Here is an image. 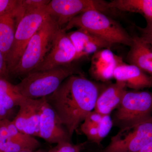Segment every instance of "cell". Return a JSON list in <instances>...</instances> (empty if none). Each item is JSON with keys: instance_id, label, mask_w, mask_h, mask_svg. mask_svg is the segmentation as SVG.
<instances>
[{"instance_id": "1", "label": "cell", "mask_w": 152, "mask_h": 152, "mask_svg": "<svg viewBox=\"0 0 152 152\" xmlns=\"http://www.w3.org/2000/svg\"><path fill=\"white\" fill-rule=\"evenodd\" d=\"M100 87L84 75L70 76L52 94L46 97L71 139L86 117L94 110Z\"/></svg>"}, {"instance_id": "2", "label": "cell", "mask_w": 152, "mask_h": 152, "mask_svg": "<svg viewBox=\"0 0 152 152\" xmlns=\"http://www.w3.org/2000/svg\"><path fill=\"white\" fill-rule=\"evenodd\" d=\"M73 28L91 33L113 45L120 44L130 47L132 45V37L118 22L96 10L80 14L63 29L66 32Z\"/></svg>"}, {"instance_id": "3", "label": "cell", "mask_w": 152, "mask_h": 152, "mask_svg": "<svg viewBox=\"0 0 152 152\" xmlns=\"http://www.w3.org/2000/svg\"><path fill=\"white\" fill-rule=\"evenodd\" d=\"M83 75L77 66L71 64L47 70L28 74L15 85L18 91L28 99H42L52 94L70 76Z\"/></svg>"}, {"instance_id": "4", "label": "cell", "mask_w": 152, "mask_h": 152, "mask_svg": "<svg viewBox=\"0 0 152 152\" xmlns=\"http://www.w3.org/2000/svg\"><path fill=\"white\" fill-rule=\"evenodd\" d=\"M59 29L50 17L30 40L18 62L10 74L26 76L34 72L50 51Z\"/></svg>"}, {"instance_id": "5", "label": "cell", "mask_w": 152, "mask_h": 152, "mask_svg": "<svg viewBox=\"0 0 152 152\" xmlns=\"http://www.w3.org/2000/svg\"><path fill=\"white\" fill-rule=\"evenodd\" d=\"M152 92L127 91L113 116V124L120 129L131 126L152 117Z\"/></svg>"}, {"instance_id": "6", "label": "cell", "mask_w": 152, "mask_h": 152, "mask_svg": "<svg viewBox=\"0 0 152 152\" xmlns=\"http://www.w3.org/2000/svg\"><path fill=\"white\" fill-rule=\"evenodd\" d=\"M152 141V117L137 124L120 129L101 152H137Z\"/></svg>"}, {"instance_id": "7", "label": "cell", "mask_w": 152, "mask_h": 152, "mask_svg": "<svg viewBox=\"0 0 152 152\" xmlns=\"http://www.w3.org/2000/svg\"><path fill=\"white\" fill-rule=\"evenodd\" d=\"M50 17L45 7L26 14L19 21L13 45L7 61L9 74L18 64L30 40Z\"/></svg>"}, {"instance_id": "8", "label": "cell", "mask_w": 152, "mask_h": 152, "mask_svg": "<svg viewBox=\"0 0 152 152\" xmlns=\"http://www.w3.org/2000/svg\"><path fill=\"white\" fill-rule=\"evenodd\" d=\"M108 2L99 0H52L46 7L49 16L63 28L72 19L90 10L106 12Z\"/></svg>"}, {"instance_id": "9", "label": "cell", "mask_w": 152, "mask_h": 152, "mask_svg": "<svg viewBox=\"0 0 152 152\" xmlns=\"http://www.w3.org/2000/svg\"><path fill=\"white\" fill-rule=\"evenodd\" d=\"M76 57L75 49L67 33L63 28H60L57 32L50 51L42 64L32 72L69 64L75 61Z\"/></svg>"}, {"instance_id": "10", "label": "cell", "mask_w": 152, "mask_h": 152, "mask_svg": "<svg viewBox=\"0 0 152 152\" xmlns=\"http://www.w3.org/2000/svg\"><path fill=\"white\" fill-rule=\"evenodd\" d=\"M40 143L34 137L20 132L10 119L0 120V151H35Z\"/></svg>"}, {"instance_id": "11", "label": "cell", "mask_w": 152, "mask_h": 152, "mask_svg": "<svg viewBox=\"0 0 152 152\" xmlns=\"http://www.w3.org/2000/svg\"><path fill=\"white\" fill-rule=\"evenodd\" d=\"M39 137L50 144L71 142L67 131L45 97L41 107Z\"/></svg>"}, {"instance_id": "12", "label": "cell", "mask_w": 152, "mask_h": 152, "mask_svg": "<svg viewBox=\"0 0 152 152\" xmlns=\"http://www.w3.org/2000/svg\"><path fill=\"white\" fill-rule=\"evenodd\" d=\"M44 99L26 98L20 104L19 111L12 121L20 132L39 137L40 116Z\"/></svg>"}, {"instance_id": "13", "label": "cell", "mask_w": 152, "mask_h": 152, "mask_svg": "<svg viewBox=\"0 0 152 152\" xmlns=\"http://www.w3.org/2000/svg\"><path fill=\"white\" fill-rule=\"evenodd\" d=\"M122 61L121 57L114 54L110 49H102L93 54L90 73L97 80L109 81L113 78L114 70Z\"/></svg>"}, {"instance_id": "14", "label": "cell", "mask_w": 152, "mask_h": 152, "mask_svg": "<svg viewBox=\"0 0 152 152\" xmlns=\"http://www.w3.org/2000/svg\"><path fill=\"white\" fill-rule=\"evenodd\" d=\"M113 78L124 83L126 88L135 91L152 88V76L135 66L126 64L123 60L115 69Z\"/></svg>"}, {"instance_id": "15", "label": "cell", "mask_w": 152, "mask_h": 152, "mask_svg": "<svg viewBox=\"0 0 152 152\" xmlns=\"http://www.w3.org/2000/svg\"><path fill=\"white\" fill-rule=\"evenodd\" d=\"M67 35L75 49L76 60L94 54L102 49L110 50L113 46L101 38L83 30L70 32L67 33Z\"/></svg>"}, {"instance_id": "16", "label": "cell", "mask_w": 152, "mask_h": 152, "mask_svg": "<svg viewBox=\"0 0 152 152\" xmlns=\"http://www.w3.org/2000/svg\"><path fill=\"white\" fill-rule=\"evenodd\" d=\"M23 16L20 0L17 9L0 16V50L7 62L13 45L17 26Z\"/></svg>"}, {"instance_id": "17", "label": "cell", "mask_w": 152, "mask_h": 152, "mask_svg": "<svg viewBox=\"0 0 152 152\" xmlns=\"http://www.w3.org/2000/svg\"><path fill=\"white\" fill-rule=\"evenodd\" d=\"M126 88L124 83L119 81L105 88L98 96L94 110L103 115H110L119 105Z\"/></svg>"}, {"instance_id": "18", "label": "cell", "mask_w": 152, "mask_h": 152, "mask_svg": "<svg viewBox=\"0 0 152 152\" xmlns=\"http://www.w3.org/2000/svg\"><path fill=\"white\" fill-rule=\"evenodd\" d=\"M132 43L127 60L152 76V47L140 36H132Z\"/></svg>"}, {"instance_id": "19", "label": "cell", "mask_w": 152, "mask_h": 152, "mask_svg": "<svg viewBox=\"0 0 152 152\" xmlns=\"http://www.w3.org/2000/svg\"><path fill=\"white\" fill-rule=\"evenodd\" d=\"M107 5L110 10L140 14L146 21V27H152V0H113Z\"/></svg>"}, {"instance_id": "20", "label": "cell", "mask_w": 152, "mask_h": 152, "mask_svg": "<svg viewBox=\"0 0 152 152\" xmlns=\"http://www.w3.org/2000/svg\"><path fill=\"white\" fill-rule=\"evenodd\" d=\"M26 99L18 91L15 85L0 77V102L7 110L12 111Z\"/></svg>"}, {"instance_id": "21", "label": "cell", "mask_w": 152, "mask_h": 152, "mask_svg": "<svg viewBox=\"0 0 152 152\" xmlns=\"http://www.w3.org/2000/svg\"><path fill=\"white\" fill-rule=\"evenodd\" d=\"M50 1V0H20V5L24 15L45 8Z\"/></svg>"}, {"instance_id": "22", "label": "cell", "mask_w": 152, "mask_h": 152, "mask_svg": "<svg viewBox=\"0 0 152 152\" xmlns=\"http://www.w3.org/2000/svg\"><path fill=\"white\" fill-rule=\"evenodd\" d=\"M113 126V120L110 115H104L99 125L98 137L96 144L100 145L102 141L110 133Z\"/></svg>"}, {"instance_id": "23", "label": "cell", "mask_w": 152, "mask_h": 152, "mask_svg": "<svg viewBox=\"0 0 152 152\" xmlns=\"http://www.w3.org/2000/svg\"><path fill=\"white\" fill-rule=\"evenodd\" d=\"M86 143L74 145L71 142H64L57 144L48 151L45 152H81Z\"/></svg>"}, {"instance_id": "24", "label": "cell", "mask_w": 152, "mask_h": 152, "mask_svg": "<svg viewBox=\"0 0 152 152\" xmlns=\"http://www.w3.org/2000/svg\"><path fill=\"white\" fill-rule=\"evenodd\" d=\"M19 4L20 0H0V16L14 11Z\"/></svg>"}, {"instance_id": "25", "label": "cell", "mask_w": 152, "mask_h": 152, "mask_svg": "<svg viewBox=\"0 0 152 152\" xmlns=\"http://www.w3.org/2000/svg\"><path fill=\"white\" fill-rule=\"evenodd\" d=\"M103 115L94 110L91 112L86 117L83 124L87 125H98L102 119Z\"/></svg>"}, {"instance_id": "26", "label": "cell", "mask_w": 152, "mask_h": 152, "mask_svg": "<svg viewBox=\"0 0 152 152\" xmlns=\"http://www.w3.org/2000/svg\"><path fill=\"white\" fill-rule=\"evenodd\" d=\"M9 76L7 61L2 53L0 50V77L7 80Z\"/></svg>"}, {"instance_id": "27", "label": "cell", "mask_w": 152, "mask_h": 152, "mask_svg": "<svg viewBox=\"0 0 152 152\" xmlns=\"http://www.w3.org/2000/svg\"><path fill=\"white\" fill-rule=\"evenodd\" d=\"M137 28L140 33V37L144 40L146 42L152 41V27L142 28L137 26Z\"/></svg>"}, {"instance_id": "28", "label": "cell", "mask_w": 152, "mask_h": 152, "mask_svg": "<svg viewBox=\"0 0 152 152\" xmlns=\"http://www.w3.org/2000/svg\"><path fill=\"white\" fill-rule=\"evenodd\" d=\"M11 112L7 110L0 102V120L9 119Z\"/></svg>"}, {"instance_id": "29", "label": "cell", "mask_w": 152, "mask_h": 152, "mask_svg": "<svg viewBox=\"0 0 152 152\" xmlns=\"http://www.w3.org/2000/svg\"><path fill=\"white\" fill-rule=\"evenodd\" d=\"M137 152H152V141L147 144Z\"/></svg>"}, {"instance_id": "30", "label": "cell", "mask_w": 152, "mask_h": 152, "mask_svg": "<svg viewBox=\"0 0 152 152\" xmlns=\"http://www.w3.org/2000/svg\"><path fill=\"white\" fill-rule=\"evenodd\" d=\"M19 152H45L44 151H42V150H39L37 151H22Z\"/></svg>"}, {"instance_id": "31", "label": "cell", "mask_w": 152, "mask_h": 152, "mask_svg": "<svg viewBox=\"0 0 152 152\" xmlns=\"http://www.w3.org/2000/svg\"><path fill=\"white\" fill-rule=\"evenodd\" d=\"M146 42V41H145ZM149 44V45H151V46L152 47V41H150V42H147Z\"/></svg>"}, {"instance_id": "32", "label": "cell", "mask_w": 152, "mask_h": 152, "mask_svg": "<svg viewBox=\"0 0 152 152\" xmlns=\"http://www.w3.org/2000/svg\"><path fill=\"white\" fill-rule=\"evenodd\" d=\"M0 152H1V151H0Z\"/></svg>"}]
</instances>
